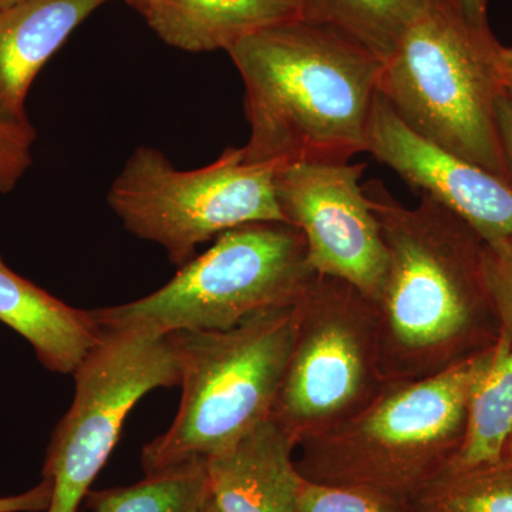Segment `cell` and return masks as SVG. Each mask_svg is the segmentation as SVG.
<instances>
[{
	"label": "cell",
	"instance_id": "28",
	"mask_svg": "<svg viewBox=\"0 0 512 512\" xmlns=\"http://www.w3.org/2000/svg\"><path fill=\"white\" fill-rule=\"evenodd\" d=\"M19 2H22V0H0V12L10 8V6L16 5V3Z\"/></svg>",
	"mask_w": 512,
	"mask_h": 512
},
{
	"label": "cell",
	"instance_id": "24",
	"mask_svg": "<svg viewBox=\"0 0 512 512\" xmlns=\"http://www.w3.org/2000/svg\"><path fill=\"white\" fill-rule=\"evenodd\" d=\"M498 130H500L501 146H503L505 164L512 187V100L501 97L497 104Z\"/></svg>",
	"mask_w": 512,
	"mask_h": 512
},
{
	"label": "cell",
	"instance_id": "17",
	"mask_svg": "<svg viewBox=\"0 0 512 512\" xmlns=\"http://www.w3.org/2000/svg\"><path fill=\"white\" fill-rule=\"evenodd\" d=\"M450 0H305L302 18L323 23L386 62L410 29Z\"/></svg>",
	"mask_w": 512,
	"mask_h": 512
},
{
	"label": "cell",
	"instance_id": "7",
	"mask_svg": "<svg viewBox=\"0 0 512 512\" xmlns=\"http://www.w3.org/2000/svg\"><path fill=\"white\" fill-rule=\"evenodd\" d=\"M386 386L377 303L343 279L315 274L295 303L291 353L272 417L298 447L352 420Z\"/></svg>",
	"mask_w": 512,
	"mask_h": 512
},
{
	"label": "cell",
	"instance_id": "10",
	"mask_svg": "<svg viewBox=\"0 0 512 512\" xmlns=\"http://www.w3.org/2000/svg\"><path fill=\"white\" fill-rule=\"evenodd\" d=\"M365 170L363 163L278 164L274 185L282 217L305 237L313 271L343 279L377 302L389 252L360 184Z\"/></svg>",
	"mask_w": 512,
	"mask_h": 512
},
{
	"label": "cell",
	"instance_id": "18",
	"mask_svg": "<svg viewBox=\"0 0 512 512\" xmlns=\"http://www.w3.org/2000/svg\"><path fill=\"white\" fill-rule=\"evenodd\" d=\"M211 495L207 460L194 458L130 487L89 491L86 503L93 512H201Z\"/></svg>",
	"mask_w": 512,
	"mask_h": 512
},
{
	"label": "cell",
	"instance_id": "25",
	"mask_svg": "<svg viewBox=\"0 0 512 512\" xmlns=\"http://www.w3.org/2000/svg\"><path fill=\"white\" fill-rule=\"evenodd\" d=\"M454 6L468 20L476 26L488 25V0H450Z\"/></svg>",
	"mask_w": 512,
	"mask_h": 512
},
{
	"label": "cell",
	"instance_id": "4",
	"mask_svg": "<svg viewBox=\"0 0 512 512\" xmlns=\"http://www.w3.org/2000/svg\"><path fill=\"white\" fill-rule=\"evenodd\" d=\"M501 46L490 26L446 2L400 40L379 93L414 133L510 184L497 119Z\"/></svg>",
	"mask_w": 512,
	"mask_h": 512
},
{
	"label": "cell",
	"instance_id": "26",
	"mask_svg": "<svg viewBox=\"0 0 512 512\" xmlns=\"http://www.w3.org/2000/svg\"><path fill=\"white\" fill-rule=\"evenodd\" d=\"M498 72H500L504 94L512 100V47L501 46L500 56H498Z\"/></svg>",
	"mask_w": 512,
	"mask_h": 512
},
{
	"label": "cell",
	"instance_id": "8",
	"mask_svg": "<svg viewBox=\"0 0 512 512\" xmlns=\"http://www.w3.org/2000/svg\"><path fill=\"white\" fill-rule=\"evenodd\" d=\"M278 164L251 163L244 147L214 163L178 170L153 147H138L111 184L109 205L124 228L156 242L183 266L204 242L252 222H285L275 195Z\"/></svg>",
	"mask_w": 512,
	"mask_h": 512
},
{
	"label": "cell",
	"instance_id": "21",
	"mask_svg": "<svg viewBox=\"0 0 512 512\" xmlns=\"http://www.w3.org/2000/svg\"><path fill=\"white\" fill-rule=\"evenodd\" d=\"M483 275L498 325L512 340V235L484 241Z\"/></svg>",
	"mask_w": 512,
	"mask_h": 512
},
{
	"label": "cell",
	"instance_id": "12",
	"mask_svg": "<svg viewBox=\"0 0 512 512\" xmlns=\"http://www.w3.org/2000/svg\"><path fill=\"white\" fill-rule=\"evenodd\" d=\"M296 444L269 417L224 453L208 458L212 498L221 512H298L303 478Z\"/></svg>",
	"mask_w": 512,
	"mask_h": 512
},
{
	"label": "cell",
	"instance_id": "22",
	"mask_svg": "<svg viewBox=\"0 0 512 512\" xmlns=\"http://www.w3.org/2000/svg\"><path fill=\"white\" fill-rule=\"evenodd\" d=\"M35 127H20L0 119V194L15 190L32 165Z\"/></svg>",
	"mask_w": 512,
	"mask_h": 512
},
{
	"label": "cell",
	"instance_id": "1",
	"mask_svg": "<svg viewBox=\"0 0 512 512\" xmlns=\"http://www.w3.org/2000/svg\"><path fill=\"white\" fill-rule=\"evenodd\" d=\"M363 191L389 252L376 302L387 383L429 379L491 348L500 325L485 288L483 238L424 195L409 208L380 180Z\"/></svg>",
	"mask_w": 512,
	"mask_h": 512
},
{
	"label": "cell",
	"instance_id": "5",
	"mask_svg": "<svg viewBox=\"0 0 512 512\" xmlns=\"http://www.w3.org/2000/svg\"><path fill=\"white\" fill-rule=\"evenodd\" d=\"M295 305L227 330L171 333L183 389L170 429L144 446V473L224 453L269 419L291 353Z\"/></svg>",
	"mask_w": 512,
	"mask_h": 512
},
{
	"label": "cell",
	"instance_id": "23",
	"mask_svg": "<svg viewBox=\"0 0 512 512\" xmlns=\"http://www.w3.org/2000/svg\"><path fill=\"white\" fill-rule=\"evenodd\" d=\"M53 483L43 478L32 490L12 497H0V512H42L49 510Z\"/></svg>",
	"mask_w": 512,
	"mask_h": 512
},
{
	"label": "cell",
	"instance_id": "6",
	"mask_svg": "<svg viewBox=\"0 0 512 512\" xmlns=\"http://www.w3.org/2000/svg\"><path fill=\"white\" fill-rule=\"evenodd\" d=\"M315 274L298 228L252 222L225 231L157 292L89 312L100 332L227 330L255 313L295 305Z\"/></svg>",
	"mask_w": 512,
	"mask_h": 512
},
{
	"label": "cell",
	"instance_id": "19",
	"mask_svg": "<svg viewBox=\"0 0 512 512\" xmlns=\"http://www.w3.org/2000/svg\"><path fill=\"white\" fill-rule=\"evenodd\" d=\"M414 501L426 512H512V447L497 463L446 471Z\"/></svg>",
	"mask_w": 512,
	"mask_h": 512
},
{
	"label": "cell",
	"instance_id": "11",
	"mask_svg": "<svg viewBox=\"0 0 512 512\" xmlns=\"http://www.w3.org/2000/svg\"><path fill=\"white\" fill-rule=\"evenodd\" d=\"M366 153L409 185L467 222L483 241L512 235V187L410 130L377 94Z\"/></svg>",
	"mask_w": 512,
	"mask_h": 512
},
{
	"label": "cell",
	"instance_id": "29",
	"mask_svg": "<svg viewBox=\"0 0 512 512\" xmlns=\"http://www.w3.org/2000/svg\"><path fill=\"white\" fill-rule=\"evenodd\" d=\"M298 2H301V3H303V2H305V0H298Z\"/></svg>",
	"mask_w": 512,
	"mask_h": 512
},
{
	"label": "cell",
	"instance_id": "14",
	"mask_svg": "<svg viewBox=\"0 0 512 512\" xmlns=\"http://www.w3.org/2000/svg\"><path fill=\"white\" fill-rule=\"evenodd\" d=\"M167 45L201 53L228 50L272 25L299 18L298 0H126Z\"/></svg>",
	"mask_w": 512,
	"mask_h": 512
},
{
	"label": "cell",
	"instance_id": "16",
	"mask_svg": "<svg viewBox=\"0 0 512 512\" xmlns=\"http://www.w3.org/2000/svg\"><path fill=\"white\" fill-rule=\"evenodd\" d=\"M511 447L512 340L500 329L490 359L471 387L463 440L446 471L497 463Z\"/></svg>",
	"mask_w": 512,
	"mask_h": 512
},
{
	"label": "cell",
	"instance_id": "9",
	"mask_svg": "<svg viewBox=\"0 0 512 512\" xmlns=\"http://www.w3.org/2000/svg\"><path fill=\"white\" fill-rule=\"evenodd\" d=\"M73 373L76 393L47 448L43 478L52 481L46 512H80L119 441L128 413L151 390L180 384L173 336L100 332Z\"/></svg>",
	"mask_w": 512,
	"mask_h": 512
},
{
	"label": "cell",
	"instance_id": "20",
	"mask_svg": "<svg viewBox=\"0 0 512 512\" xmlns=\"http://www.w3.org/2000/svg\"><path fill=\"white\" fill-rule=\"evenodd\" d=\"M298 512H426L416 501L362 487H333L302 480Z\"/></svg>",
	"mask_w": 512,
	"mask_h": 512
},
{
	"label": "cell",
	"instance_id": "15",
	"mask_svg": "<svg viewBox=\"0 0 512 512\" xmlns=\"http://www.w3.org/2000/svg\"><path fill=\"white\" fill-rule=\"evenodd\" d=\"M0 322L23 336L46 369L73 375L99 342L89 311H80L22 278L0 258Z\"/></svg>",
	"mask_w": 512,
	"mask_h": 512
},
{
	"label": "cell",
	"instance_id": "27",
	"mask_svg": "<svg viewBox=\"0 0 512 512\" xmlns=\"http://www.w3.org/2000/svg\"><path fill=\"white\" fill-rule=\"evenodd\" d=\"M201 512H221L214 498H212V495L208 498L207 504L204 505Z\"/></svg>",
	"mask_w": 512,
	"mask_h": 512
},
{
	"label": "cell",
	"instance_id": "13",
	"mask_svg": "<svg viewBox=\"0 0 512 512\" xmlns=\"http://www.w3.org/2000/svg\"><path fill=\"white\" fill-rule=\"evenodd\" d=\"M110 0H22L0 12V119L29 127L30 87L74 29Z\"/></svg>",
	"mask_w": 512,
	"mask_h": 512
},
{
	"label": "cell",
	"instance_id": "2",
	"mask_svg": "<svg viewBox=\"0 0 512 512\" xmlns=\"http://www.w3.org/2000/svg\"><path fill=\"white\" fill-rule=\"evenodd\" d=\"M245 86L251 163H349L366 153L383 62L323 23L269 26L228 50Z\"/></svg>",
	"mask_w": 512,
	"mask_h": 512
},
{
	"label": "cell",
	"instance_id": "3",
	"mask_svg": "<svg viewBox=\"0 0 512 512\" xmlns=\"http://www.w3.org/2000/svg\"><path fill=\"white\" fill-rule=\"evenodd\" d=\"M491 349L429 379L387 383L352 420L303 440L296 470L309 483L416 500L456 456L468 396Z\"/></svg>",
	"mask_w": 512,
	"mask_h": 512
}]
</instances>
